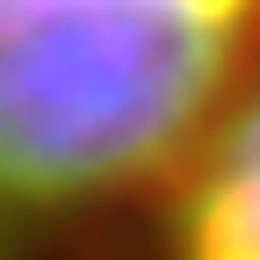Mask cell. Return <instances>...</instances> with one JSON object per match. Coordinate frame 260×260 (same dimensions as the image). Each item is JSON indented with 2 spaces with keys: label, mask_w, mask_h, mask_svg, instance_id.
<instances>
[{
  "label": "cell",
  "mask_w": 260,
  "mask_h": 260,
  "mask_svg": "<svg viewBox=\"0 0 260 260\" xmlns=\"http://www.w3.org/2000/svg\"><path fill=\"white\" fill-rule=\"evenodd\" d=\"M260 0H0V239L145 188L224 116Z\"/></svg>",
  "instance_id": "cell-1"
},
{
  "label": "cell",
  "mask_w": 260,
  "mask_h": 260,
  "mask_svg": "<svg viewBox=\"0 0 260 260\" xmlns=\"http://www.w3.org/2000/svg\"><path fill=\"white\" fill-rule=\"evenodd\" d=\"M167 260H260V73H246V87L188 152Z\"/></svg>",
  "instance_id": "cell-2"
}]
</instances>
